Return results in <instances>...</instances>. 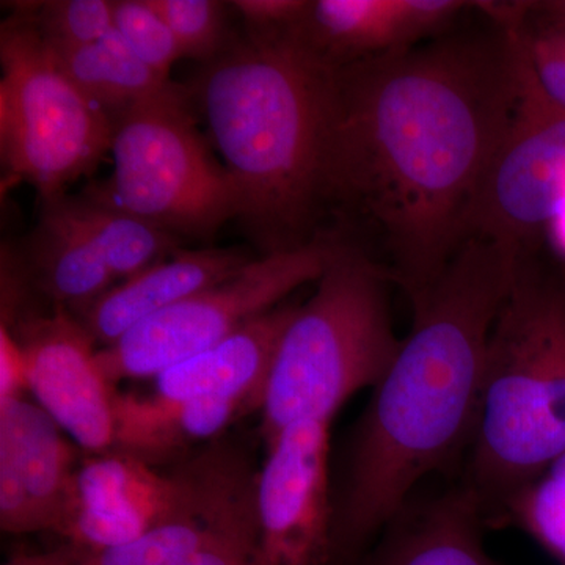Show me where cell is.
Here are the masks:
<instances>
[{"mask_svg":"<svg viewBox=\"0 0 565 565\" xmlns=\"http://www.w3.org/2000/svg\"><path fill=\"white\" fill-rule=\"evenodd\" d=\"M52 51L71 81L111 120L174 87L172 81L162 79L148 68L115 31L85 46Z\"/></svg>","mask_w":565,"mask_h":565,"instance_id":"obj_21","label":"cell"},{"mask_svg":"<svg viewBox=\"0 0 565 565\" xmlns=\"http://www.w3.org/2000/svg\"><path fill=\"white\" fill-rule=\"evenodd\" d=\"M522 262L467 237L412 302L411 332L353 426L332 487L333 565L352 563L419 482L468 449L490 332Z\"/></svg>","mask_w":565,"mask_h":565,"instance_id":"obj_2","label":"cell"},{"mask_svg":"<svg viewBox=\"0 0 565 565\" xmlns=\"http://www.w3.org/2000/svg\"><path fill=\"white\" fill-rule=\"evenodd\" d=\"M250 262L241 248L174 252L166 262L111 288L79 319L96 344L107 348L141 322L233 277Z\"/></svg>","mask_w":565,"mask_h":565,"instance_id":"obj_17","label":"cell"},{"mask_svg":"<svg viewBox=\"0 0 565 565\" xmlns=\"http://www.w3.org/2000/svg\"><path fill=\"white\" fill-rule=\"evenodd\" d=\"M542 9L556 14V17L564 18L565 20V0H548V2H539Z\"/></svg>","mask_w":565,"mask_h":565,"instance_id":"obj_31","label":"cell"},{"mask_svg":"<svg viewBox=\"0 0 565 565\" xmlns=\"http://www.w3.org/2000/svg\"><path fill=\"white\" fill-rule=\"evenodd\" d=\"M334 70L294 29L248 31L196 77L193 95L239 189V221L266 255L318 237Z\"/></svg>","mask_w":565,"mask_h":565,"instance_id":"obj_3","label":"cell"},{"mask_svg":"<svg viewBox=\"0 0 565 565\" xmlns=\"http://www.w3.org/2000/svg\"><path fill=\"white\" fill-rule=\"evenodd\" d=\"M25 280L46 299L81 318L96 300L115 288V275L70 221L61 195L43 200L39 225L25 244Z\"/></svg>","mask_w":565,"mask_h":565,"instance_id":"obj_20","label":"cell"},{"mask_svg":"<svg viewBox=\"0 0 565 565\" xmlns=\"http://www.w3.org/2000/svg\"><path fill=\"white\" fill-rule=\"evenodd\" d=\"M564 207L565 110L542 95L520 51L514 114L468 211L463 241L479 237L516 258H534Z\"/></svg>","mask_w":565,"mask_h":565,"instance_id":"obj_9","label":"cell"},{"mask_svg":"<svg viewBox=\"0 0 565 565\" xmlns=\"http://www.w3.org/2000/svg\"><path fill=\"white\" fill-rule=\"evenodd\" d=\"M340 241L318 236L294 250L252 259L233 277L193 294L147 319L117 343L98 349L99 367L111 385L154 379L167 367L221 343L244 326L326 273Z\"/></svg>","mask_w":565,"mask_h":565,"instance_id":"obj_8","label":"cell"},{"mask_svg":"<svg viewBox=\"0 0 565 565\" xmlns=\"http://www.w3.org/2000/svg\"><path fill=\"white\" fill-rule=\"evenodd\" d=\"M330 423L286 427L256 484L259 565H333Z\"/></svg>","mask_w":565,"mask_h":565,"instance_id":"obj_11","label":"cell"},{"mask_svg":"<svg viewBox=\"0 0 565 565\" xmlns=\"http://www.w3.org/2000/svg\"><path fill=\"white\" fill-rule=\"evenodd\" d=\"M307 0H234L232 7L247 22L248 31L282 32L299 25L307 13Z\"/></svg>","mask_w":565,"mask_h":565,"instance_id":"obj_28","label":"cell"},{"mask_svg":"<svg viewBox=\"0 0 565 565\" xmlns=\"http://www.w3.org/2000/svg\"><path fill=\"white\" fill-rule=\"evenodd\" d=\"M519 74L515 32L493 22L334 70L323 207L370 230L411 303L463 243Z\"/></svg>","mask_w":565,"mask_h":565,"instance_id":"obj_1","label":"cell"},{"mask_svg":"<svg viewBox=\"0 0 565 565\" xmlns=\"http://www.w3.org/2000/svg\"><path fill=\"white\" fill-rule=\"evenodd\" d=\"M296 310L297 305L281 303L221 343L167 367L152 379V394L166 399L244 401L262 411L275 352Z\"/></svg>","mask_w":565,"mask_h":565,"instance_id":"obj_16","label":"cell"},{"mask_svg":"<svg viewBox=\"0 0 565 565\" xmlns=\"http://www.w3.org/2000/svg\"><path fill=\"white\" fill-rule=\"evenodd\" d=\"M189 490L184 462L162 475L120 449L84 452L54 534L85 555L125 548L170 522Z\"/></svg>","mask_w":565,"mask_h":565,"instance_id":"obj_13","label":"cell"},{"mask_svg":"<svg viewBox=\"0 0 565 565\" xmlns=\"http://www.w3.org/2000/svg\"><path fill=\"white\" fill-rule=\"evenodd\" d=\"M189 98L174 84L159 98L117 115L114 172L85 196L177 237L207 239L223 223L239 218V189L206 147Z\"/></svg>","mask_w":565,"mask_h":565,"instance_id":"obj_6","label":"cell"},{"mask_svg":"<svg viewBox=\"0 0 565 565\" xmlns=\"http://www.w3.org/2000/svg\"><path fill=\"white\" fill-rule=\"evenodd\" d=\"M490 22L514 29L520 51L542 95L565 110V20L539 2H492Z\"/></svg>","mask_w":565,"mask_h":565,"instance_id":"obj_23","label":"cell"},{"mask_svg":"<svg viewBox=\"0 0 565 565\" xmlns=\"http://www.w3.org/2000/svg\"><path fill=\"white\" fill-rule=\"evenodd\" d=\"M390 285L362 248L338 245L275 352L259 411L266 446L292 424H332L352 396L384 377L403 341L393 330Z\"/></svg>","mask_w":565,"mask_h":565,"instance_id":"obj_5","label":"cell"},{"mask_svg":"<svg viewBox=\"0 0 565 565\" xmlns=\"http://www.w3.org/2000/svg\"><path fill=\"white\" fill-rule=\"evenodd\" d=\"M114 31L129 50L162 79L182 57L169 24L150 0H114Z\"/></svg>","mask_w":565,"mask_h":565,"instance_id":"obj_26","label":"cell"},{"mask_svg":"<svg viewBox=\"0 0 565 565\" xmlns=\"http://www.w3.org/2000/svg\"><path fill=\"white\" fill-rule=\"evenodd\" d=\"M0 152L10 177L41 199L62 195L111 148L114 122L71 81L31 18L0 31Z\"/></svg>","mask_w":565,"mask_h":565,"instance_id":"obj_7","label":"cell"},{"mask_svg":"<svg viewBox=\"0 0 565 565\" xmlns=\"http://www.w3.org/2000/svg\"><path fill=\"white\" fill-rule=\"evenodd\" d=\"M61 202L70 221L90 241L117 280H128L178 252L177 236L126 212L85 195L70 199L62 193Z\"/></svg>","mask_w":565,"mask_h":565,"instance_id":"obj_22","label":"cell"},{"mask_svg":"<svg viewBox=\"0 0 565 565\" xmlns=\"http://www.w3.org/2000/svg\"><path fill=\"white\" fill-rule=\"evenodd\" d=\"M500 514L534 539L557 565H565V452L516 490Z\"/></svg>","mask_w":565,"mask_h":565,"instance_id":"obj_24","label":"cell"},{"mask_svg":"<svg viewBox=\"0 0 565 565\" xmlns=\"http://www.w3.org/2000/svg\"><path fill=\"white\" fill-rule=\"evenodd\" d=\"M81 550L68 544L39 553H18L2 565H79Z\"/></svg>","mask_w":565,"mask_h":565,"instance_id":"obj_30","label":"cell"},{"mask_svg":"<svg viewBox=\"0 0 565 565\" xmlns=\"http://www.w3.org/2000/svg\"><path fill=\"white\" fill-rule=\"evenodd\" d=\"M565 452V277L523 259L487 344L467 478L486 514Z\"/></svg>","mask_w":565,"mask_h":565,"instance_id":"obj_4","label":"cell"},{"mask_svg":"<svg viewBox=\"0 0 565 565\" xmlns=\"http://www.w3.org/2000/svg\"><path fill=\"white\" fill-rule=\"evenodd\" d=\"M486 511L470 487L407 504L364 565H493L486 552Z\"/></svg>","mask_w":565,"mask_h":565,"instance_id":"obj_18","label":"cell"},{"mask_svg":"<svg viewBox=\"0 0 565 565\" xmlns=\"http://www.w3.org/2000/svg\"><path fill=\"white\" fill-rule=\"evenodd\" d=\"M468 7L462 0H315L294 32L338 68L438 39Z\"/></svg>","mask_w":565,"mask_h":565,"instance_id":"obj_15","label":"cell"},{"mask_svg":"<svg viewBox=\"0 0 565 565\" xmlns=\"http://www.w3.org/2000/svg\"><path fill=\"white\" fill-rule=\"evenodd\" d=\"M169 24L182 57L203 63L221 54L228 43L223 3L215 0H150Z\"/></svg>","mask_w":565,"mask_h":565,"instance_id":"obj_27","label":"cell"},{"mask_svg":"<svg viewBox=\"0 0 565 565\" xmlns=\"http://www.w3.org/2000/svg\"><path fill=\"white\" fill-rule=\"evenodd\" d=\"M20 345L28 390L85 455L114 448L115 386L99 367L95 338L54 305L47 315L2 321Z\"/></svg>","mask_w":565,"mask_h":565,"instance_id":"obj_12","label":"cell"},{"mask_svg":"<svg viewBox=\"0 0 565 565\" xmlns=\"http://www.w3.org/2000/svg\"><path fill=\"white\" fill-rule=\"evenodd\" d=\"M52 50H74L114 31V2L109 0H52L18 3Z\"/></svg>","mask_w":565,"mask_h":565,"instance_id":"obj_25","label":"cell"},{"mask_svg":"<svg viewBox=\"0 0 565 565\" xmlns=\"http://www.w3.org/2000/svg\"><path fill=\"white\" fill-rule=\"evenodd\" d=\"M79 462L68 435L43 407L24 396L0 399L3 533H55Z\"/></svg>","mask_w":565,"mask_h":565,"instance_id":"obj_14","label":"cell"},{"mask_svg":"<svg viewBox=\"0 0 565 565\" xmlns=\"http://www.w3.org/2000/svg\"><path fill=\"white\" fill-rule=\"evenodd\" d=\"M244 401L222 397L166 399L115 393L114 448L139 457L147 463L181 455L203 441H214L247 412Z\"/></svg>","mask_w":565,"mask_h":565,"instance_id":"obj_19","label":"cell"},{"mask_svg":"<svg viewBox=\"0 0 565 565\" xmlns=\"http://www.w3.org/2000/svg\"><path fill=\"white\" fill-rule=\"evenodd\" d=\"M184 465L191 490L170 522L125 548L82 553L79 565H259V470L245 449L217 438Z\"/></svg>","mask_w":565,"mask_h":565,"instance_id":"obj_10","label":"cell"},{"mask_svg":"<svg viewBox=\"0 0 565 565\" xmlns=\"http://www.w3.org/2000/svg\"><path fill=\"white\" fill-rule=\"evenodd\" d=\"M28 390L24 359L9 327L0 323V399L22 396Z\"/></svg>","mask_w":565,"mask_h":565,"instance_id":"obj_29","label":"cell"}]
</instances>
